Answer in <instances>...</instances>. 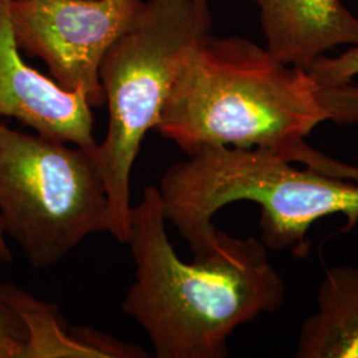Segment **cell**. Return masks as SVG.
Masks as SVG:
<instances>
[{
	"label": "cell",
	"mask_w": 358,
	"mask_h": 358,
	"mask_svg": "<svg viewBox=\"0 0 358 358\" xmlns=\"http://www.w3.org/2000/svg\"><path fill=\"white\" fill-rule=\"evenodd\" d=\"M26 341L24 322L0 291V358H20Z\"/></svg>",
	"instance_id": "4fadbf2b"
},
{
	"label": "cell",
	"mask_w": 358,
	"mask_h": 358,
	"mask_svg": "<svg viewBox=\"0 0 358 358\" xmlns=\"http://www.w3.org/2000/svg\"><path fill=\"white\" fill-rule=\"evenodd\" d=\"M328 121L319 85L243 38H199L179 63L155 130L186 154L217 145L284 153Z\"/></svg>",
	"instance_id": "7a4b0ae2"
},
{
	"label": "cell",
	"mask_w": 358,
	"mask_h": 358,
	"mask_svg": "<svg viewBox=\"0 0 358 358\" xmlns=\"http://www.w3.org/2000/svg\"><path fill=\"white\" fill-rule=\"evenodd\" d=\"M196 6L199 7V10L202 13H208L210 15V7H208V0H195Z\"/></svg>",
	"instance_id": "9a60e30c"
},
{
	"label": "cell",
	"mask_w": 358,
	"mask_h": 358,
	"mask_svg": "<svg viewBox=\"0 0 358 358\" xmlns=\"http://www.w3.org/2000/svg\"><path fill=\"white\" fill-rule=\"evenodd\" d=\"M267 50L307 69L337 45H358V17L341 0H255Z\"/></svg>",
	"instance_id": "ba28073f"
},
{
	"label": "cell",
	"mask_w": 358,
	"mask_h": 358,
	"mask_svg": "<svg viewBox=\"0 0 358 358\" xmlns=\"http://www.w3.org/2000/svg\"><path fill=\"white\" fill-rule=\"evenodd\" d=\"M317 307L301 327L296 357L358 358V268L327 269Z\"/></svg>",
	"instance_id": "30bf717a"
},
{
	"label": "cell",
	"mask_w": 358,
	"mask_h": 358,
	"mask_svg": "<svg viewBox=\"0 0 358 358\" xmlns=\"http://www.w3.org/2000/svg\"><path fill=\"white\" fill-rule=\"evenodd\" d=\"M157 189L166 222L194 255L215 244L219 230L213 217L236 201L262 207V242L272 250L306 254L308 231L321 217L343 214L349 229L358 222V183L296 169L267 149L198 148L169 167Z\"/></svg>",
	"instance_id": "3957f363"
},
{
	"label": "cell",
	"mask_w": 358,
	"mask_h": 358,
	"mask_svg": "<svg viewBox=\"0 0 358 358\" xmlns=\"http://www.w3.org/2000/svg\"><path fill=\"white\" fill-rule=\"evenodd\" d=\"M11 262H13V252L8 247L6 234H4L1 223H0V263L6 264V263H11Z\"/></svg>",
	"instance_id": "5bb4252c"
},
{
	"label": "cell",
	"mask_w": 358,
	"mask_h": 358,
	"mask_svg": "<svg viewBox=\"0 0 358 358\" xmlns=\"http://www.w3.org/2000/svg\"><path fill=\"white\" fill-rule=\"evenodd\" d=\"M0 291L26 325L20 358L148 357L140 346L93 328L66 325L56 304L38 300L13 282L0 284Z\"/></svg>",
	"instance_id": "9c48e42d"
},
{
	"label": "cell",
	"mask_w": 358,
	"mask_h": 358,
	"mask_svg": "<svg viewBox=\"0 0 358 358\" xmlns=\"http://www.w3.org/2000/svg\"><path fill=\"white\" fill-rule=\"evenodd\" d=\"M306 71L321 88L348 84L358 75V45H353L337 57L322 55Z\"/></svg>",
	"instance_id": "7c38bea8"
},
{
	"label": "cell",
	"mask_w": 358,
	"mask_h": 358,
	"mask_svg": "<svg viewBox=\"0 0 358 358\" xmlns=\"http://www.w3.org/2000/svg\"><path fill=\"white\" fill-rule=\"evenodd\" d=\"M143 0H11L20 51L38 57L63 90L83 92L92 108L105 103L100 65Z\"/></svg>",
	"instance_id": "8992f818"
},
{
	"label": "cell",
	"mask_w": 358,
	"mask_h": 358,
	"mask_svg": "<svg viewBox=\"0 0 358 358\" xmlns=\"http://www.w3.org/2000/svg\"><path fill=\"white\" fill-rule=\"evenodd\" d=\"M0 223L34 269L51 268L90 235L108 232L96 155L0 121Z\"/></svg>",
	"instance_id": "5b68a950"
},
{
	"label": "cell",
	"mask_w": 358,
	"mask_h": 358,
	"mask_svg": "<svg viewBox=\"0 0 358 358\" xmlns=\"http://www.w3.org/2000/svg\"><path fill=\"white\" fill-rule=\"evenodd\" d=\"M320 101L327 112L328 120L345 125L358 122V83L352 81L338 87L319 88ZM285 159L301 162L325 176L348 179L358 183V167L346 165L331 157L312 149L307 142H299L285 153Z\"/></svg>",
	"instance_id": "8fae6325"
},
{
	"label": "cell",
	"mask_w": 358,
	"mask_h": 358,
	"mask_svg": "<svg viewBox=\"0 0 358 358\" xmlns=\"http://www.w3.org/2000/svg\"><path fill=\"white\" fill-rule=\"evenodd\" d=\"M127 243L136 282L122 312L148 333L158 358H223L232 332L282 307L285 285L256 238L219 231L215 244L185 263L166 232L158 189L131 206Z\"/></svg>",
	"instance_id": "6da1fadb"
},
{
	"label": "cell",
	"mask_w": 358,
	"mask_h": 358,
	"mask_svg": "<svg viewBox=\"0 0 358 358\" xmlns=\"http://www.w3.org/2000/svg\"><path fill=\"white\" fill-rule=\"evenodd\" d=\"M211 16L195 0H143L131 26L100 65L108 130L96 161L109 202L108 232L127 243L130 176L146 133L155 129L186 52L210 34Z\"/></svg>",
	"instance_id": "277c9868"
},
{
	"label": "cell",
	"mask_w": 358,
	"mask_h": 358,
	"mask_svg": "<svg viewBox=\"0 0 358 358\" xmlns=\"http://www.w3.org/2000/svg\"><path fill=\"white\" fill-rule=\"evenodd\" d=\"M6 117L96 155L88 99L27 65L13 34L11 0H0V121Z\"/></svg>",
	"instance_id": "52a82bcc"
}]
</instances>
